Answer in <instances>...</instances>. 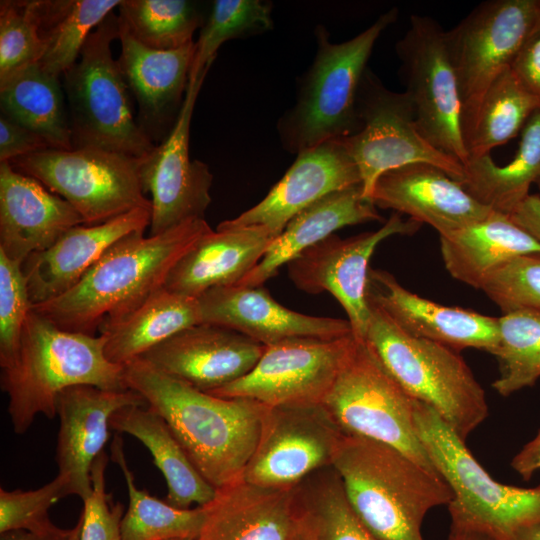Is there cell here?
<instances>
[{"instance_id": "6da1fadb", "label": "cell", "mask_w": 540, "mask_h": 540, "mask_svg": "<svg viewBox=\"0 0 540 540\" xmlns=\"http://www.w3.org/2000/svg\"><path fill=\"white\" fill-rule=\"evenodd\" d=\"M123 379L166 421L209 484L219 489L242 479L258 443L265 405L198 390L142 358L123 366Z\"/></svg>"}, {"instance_id": "7a4b0ae2", "label": "cell", "mask_w": 540, "mask_h": 540, "mask_svg": "<svg viewBox=\"0 0 540 540\" xmlns=\"http://www.w3.org/2000/svg\"><path fill=\"white\" fill-rule=\"evenodd\" d=\"M205 219L190 220L154 236L133 233L113 244L64 294L32 310L59 328L96 335L164 287L181 257L208 232Z\"/></svg>"}, {"instance_id": "3957f363", "label": "cell", "mask_w": 540, "mask_h": 540, "mask_svg": "<svg viewBox=\"0 0 540 540\" xmlns=\"http://www.w3.org/2000/svg\"><path fill=\"white\" fill-rule=\"evenodd\" d=\"M103 335L63 330L31 309L14 362L1 369V389L16 434L25 433L38 414L54 418L57 397L75 385L128 389L123 366L110 362Z\"/></svg>"}, {"instance_id": "277c9868", "label": "cell", "mask_w": 540, "mask_h": 540, "mask_svg": "<svg viewBox=\"0 0 540 540\" xmlns=\"http://www.w3.org/2000/svg\"><path fill=\"white\" fill-rule=\"evenodd\" d=\"M332 466L351 507L381 540H424L426 514L453 498L439 475L378 441L344 436Z\"/></svg>"}, {"instance_id": "5b68a950", "label": "cell", "mask_w": 540, "mask_h": 540, "mask_svg": "<svg viewBox=\"0 0 540 540\" xmlns=\"http://www.w3.org/2000/svg\"><path fill=\"white\" fill-rule=\"evenodd\" d=\"M393 7L367 29L341 43L330 41L326 27L314 29L316 53L299 78L296 102L277 122L283 148L293 154L357 133L356 95L380 35L398 18Z\"/></svg>"}, {"instance_id": "8992f818", "label": "cell", "mask_w": 540, "mask_h": 540, "mask_svg": "<svg viewBox=\"0 0 540 540\" xmlns=\"http://www.w3.org/2000/svg\"><path fill=\"white\" fill-rule=\"evenodd\" d=\"M416 434L453 498L447 505L451 527L494 540H516L540 525V485L522 488L493 479L462 440L428 405L414 401Z\"/></svg>"}, {"instance_id": "52a82bcc", "label": "cell", "mask_w": 540, "mask_h": 540, "mask_svg": "<svg viewBox=\"0 0 540 540\" xmlns=\"http://www.w3.org/2000/svg\"><path fill=\"white\" fill-rule=\"evenodd\" d=\"M369 305L363 341L407 394L431 407L465 441L488 416L484 389L467 363L447 346L408 335Z\"/></svg>"}, {"instance_id": "ba28073f", "label": "cell", "mask_w": 540, "mask_h": 540, "mask_svg": "<svg viewBox=\"0 0 540 540\" xmlns=\"http://www.w3.org/2000/svg\"><path fill=\"white\" fill-rule=\"evenodd\" d=\"M119 37L111 12L88 36L77 62L63 74L73 148L145 158L156 147L135 119L129 88L111 44Z\"/></svg>"}, {"instance_id": "9c48e42d", "label": "cell", "mask_w": 540, "mask_h": 540, "mask_svg": "<svg viewBox=\"0 0 540 540\" xmlns=\"http://www.w3.org/2000/svg\"><path fill=\"white\" fill-rule=\"evenodd\" d=\"M414 401L368 344L356 339L322 404L345 436L390 445L439 475L416 434Z\"/></svg>"}, {"instance_id": "30bf717a", "label": "cell", "mask_w": 540, "mask_h": 540, "mask_svg": "<svg viewBox=\"0 0 540 540\" xmlns=\"http://www.w3.org/2000/svg\"><path fill=\"white\" fill-rule=\"evenodd\" d=\"M141 161L102 149L50 148L10 164L66 200L85 225H96L137 208L152 210L140 180Z\"/></svg>"}, {"instance_id": "8fae6325", "label": "cell", "mask_w": 540, "mask_h": 540, "mask_svg": "<svg viewBox=\"0 0 540 540\" xmlns=\"http://www.w3.org/2000/svg\"><path fill=\"white\" fill-rule=\"evenodd\" d=\"M356 110L360 129L342 141L360 172L365 199L371 201L382 174L414 163L434 165L463 180L464 165L422 134L407 93L389 90L368 67L358 86Z\"/></svg>"}, {"instance_id": "7c38bea8", "label": "cell", "mask_w": 540, "mask_h": 540, "mask_svg": "<svg viewBox=\"0 0 540 540\" xmlns=\"http://www.w3.org/2000/svg\"><path fill=\"white\" fill-rule=\"evenodd\" d=\"M539 19L540 0H489L445 31L446 48L459 86L465 146L485 92L510 68Z\"/></svg>"}, {"instance_id": "4fadbf2b", "label": "cell", "mask_w": 540, "mask_h": 540, "mask_svg": "<svg viewBox=\"0 0 540 540\" xmlns=\"http://www.w3.org/2000/svg\"><path fill=\"white\" fill-rule=\"evenodd\" d=\"M396 54L422 134L464 165L469 156L462 132V105L445 30L433 18L413 14L409 28L396 43Z\"/></svg>"}, {"instance_id": "5bb4252c", "label": "cell", "mask_w": 540, "mask_h": 540, "mask_svg": "<svg viewBox=\"0 0 540 540\" xmlns=\"http://www.w3.org/2000/svg\"><path fill=\"white\" fill-rule=\"evenodd\" d=\"M344 436L322 403L266 406L258 443L242 479L292 489L310 474L333 465Z\"/></svg>"}, {"instance_id": "9a60e30c", "label": "cell", "mask_w": 540, "mask_h": 540, "mask_svg": "<svg viewBox=\"0 0 540 540\" xmlns=\"http://www.w3.org/2000/svg\"><path fill=\"white\" fill-rule=\"evenodd\" d=\"M356 338H291L265 346L254 368L212 392L225 398H248L267 407L322 403Z\"/></svg>"}, {"instance_id": "2e32d148", "label": "cell", "mask_w": 540, "mask_h": 540, "mask_svg": "<svg viewBox=\"0 0 540 540\" xmlns=\"http://www.w3.org/2000/svg\"><path fill=\"white\" fill-rule=\"evenodd\" d=\"M421 225L394 213L376 231L347 238L332 234L287 264L289 278L308 294L333 295L345 310L354 337L364 340L371 317L367 297L370 258L384 239L413 234Z\"/></svg>"}, {"instance_id": "e0dca14e", "label": "cell", "mask_w": 540, "mask_h": 540, "mask_svg": "<svg viewBox=\"0 0 540 540\" xmlns=\"http://www.w3.org/2000/svg\"><path fill=\"white\" fill-rule=\"evenodd\" d=\"M205 77H189L185 99L168 136L142 158L140 180L151 195L149 235L164 233L190 220L205 219L213 174L206 163L191 160L190 126Z\"/></svg>"}, {"instance_id": "ac0fdd59", "label": "cell", "mask_w": 540, "mask_h": 540, "mask_svg": "<svg viewBox=\"0 0 540 540\" xmlns=\"http://www.w3.org/2000/svg\"><path fill=\"white\" fill-rule=\"evenodd\" d=\"M264 349L265 345L237 331L199 323L176 333L140 358L170 377L212 392L247 375Z\"/></svg>"}, {"instance_id": "d6986e66", "label": "cell", "mask_w": 540, "mask_h": 540, "mask_svg": "<svg viewBox=\"0 0 540 540\" xmlns=\"http://www.w3.org/2000/svg\"><path fill=\"white\" fill-rule=\"evenodd\" d=\"M360 184V172L342 139L330 140L299 153L259 203L221 223L263 228L276 238L296 214L317 200Z\"/></svg>"}, {"instance_id": "ffe728a7", "label": "cell", "mask_w": 540, "mask_h": 540, "mask_svg": "<svg viewBox=\"0 0 540 540\" xmlns=\"http://www.w3.org/2000/svg\"><path fill=\"white\" fill-rule=\"evenodd\" d=\"M368 302L383 310L405 333L457 352L475 348L494 355L498 340V317L441 305L404 288L382 269L369 270Z\"/></svg>"}, {"instance_id": "44dd1931", "label": "cell", "mask_w": 540, "mask_h": 540, "mask_svg": "<svg viewBox=\"0 0 540 540\" xmlns=\"http://www.w3.org/2000/svg\"><path fill=\"white\" fill-rule=\"evenodd\" d=\"M121 53L118 64L138 103V123L161 143L181 111L195 55V42L157 50L140 43L118 17ZM158 143V144H159Z\"/></svg>"}, {"instance_id": "7402d4cb", "label": "cell", "mask_w": 540, "mask_h": 540, "mask_svg": "<svg viewBox=\"0 0 540 540\" xmlns=\"http://www.w3.org/2000/svg\"><path fill=\"white\" fill-rule=\"evenodd\" d=\"M146 405L144 398L130 389L75 385L60 392L56 462L58 474L69 480L72 495L84 501L91 493V468L109 439L112 414L126 406Z\"/></svg>"}, {"instance_id": "603a6c76", "label": "cell", "mask_w": 540, "mask_h": 540, "mask_svg": "<svg viewBox=\"0 0 540 540\" xmlns=\"http://www.w3.org/2000/svg\"><path fill=\"white\" fill-rule=\"evenodd\" d=\"M197 299L202 323L232 329L265 346L291 338L332 339L352 334L348 320L293 311L263 286L216 287Z\"/></svg>"}, {"instance_id": "cb8c5ba5", "label": "cell", "mask_w": 540, "mask_h": 540, "mask_svg": "<svg viewBox=\"0 0 540 540\" xmlns=\"http://www.w3.org/2000/svg\"><path fill=\"white\" fill-rule=\"evenodd\" d=\"M372 203L406 214L432 226L439 236L483 220L494 211L471 196L444 170L414 163L382 174L376 181Z\"/></svg>"}, {"instance_id": "d4e9b609", "label": "cell", "mask_w": 540, "mask_h": 540, "mask_svg": "<svg viewBox=\"0 0 540 540\" xmlns=\"http://www.w3.org/2000/svg\"><path fill=\"white\" fill-rule=\"evenodd\" d=\"M81 215L38 180L0 162V251L23 264L55 244Z\"/></svg>"}, {"instance_id": "484cf974", "label": "cell", "mask_w": 540, "mask_h": 540, "mask_svg": "<svg viewBox=\"0 0 540 540\" xmlns=\"http://www.w3.org/2000/svg\"><path fill=\"white\" fill-rule=\"evenodd\" d=\"M151 212L137 208L101 224L74 226L48 249L31 254L22 264L31 305L71 289L113 244L144 232Z\"/></svg>"}, {"instance_id": "4316f807", "label": "cell", "mask_w": 540, "mask_h": 540, "mask_svg": "<svg viewBox=\"0 0 540 540\" xmlns=\"http://www.w3.org/2000/svg\"><path fill=\"white\" fill-rule=\"evenodd\" d=\"M203 507L205 517L195 540H292L297 532L293 488L240 479L217 489Z\"/></svg>"}, {"instance_id": "83f0119b", "label": "cell", "mask_w": 540, "mask_h": 540, "mask_svg": "<svg viewBox=\"0 0 540 540\" xmlns=\"http://www.w3.org/2000/svg\"><path fill=\"white\" fill-rule=\"evenodd\" d=\"M275 239L259 227L219 223L202 235L171 269L164 287L198 298L206 291L237 284L261 260Z\"/></svg>"}, {"instance_id": "f1b7e54d", "label": "cell", "mask_w": 540, "mask_h": 540, "mask_svg": "<svg viewBox=\"0 0 540 540\" xmlns=\"http://www.w3.org/2000/svg\"><path fill=\"white\" fill-rule=\"evenodd\" d=\"M382 219L377 207L364 198L362 184L332 192L296 214L259 263L235 285L263 286L283 265L338 229Z\"/></svg>"}, {"instance_id": "f546056e", "label": "cell", "mask_w": 540, "mask_h": 540, "mask_svg": "<svg viewBox=\"0 0 540 540\" xmlns=\"http://www.w3.org/2000/svg\"><path fill=\"white\" fill-rule=\"evenodd\" d=\"M440 237V249L450 275L481 289L485 280L510 259L540 251V244L509 215L488 217Z\"/></svg>"}, {"instance_id": "4dcf8cb0", "label": "cell", "mask_w": 540, "mask_h": 540, "mask_svg": "<svg viewBox=\"0 0 540 540\" xmlns=\"http://www.w3.org/2000/svg\"><path fill=\"white\" fill-rule=\"evenodd\" d=\"M110 428L135 437L149 450L166 480L167 503L189 509L193 503L203 507L213 500L217 489L199 473L166 421L153 409L147 405L121 408L112 414Z\"/></svg>"}, {"instance_id": "1f68e13d", "label": "cell", "mask_w": 540, "mask_h": 540, "mask_svg": "<svg viewBox=\"0 0 540 540\" xmlns=\"http://www.w3.org/2000/svg\"><path fill=\"white\" fill-rule=\"evenodd\" d=\"M199 323L202 321L197 298L162 287L125 316L103 322L98 331L105 338L107 359L124 366L176 333Z\"/></svg>"}, {"instance_id": "d6a6232c", "label": "cell", "mask_w": 540, "mask_h": 540, "mask_svg": "<svg viewBox=\"0 0 540 540\" xmlns=\"http://www.w3.org/2000/svg\"><path fill=\"white\" fill-rule=\"evenodd\" d=\"M60 78L32 63L0 81L1 114L43 137L52 149L71 150L72 130Z\"/></svg>"}, {"instance_id": "836d02e7", "label": "cell", "mask_w": 540, "mask_h": 540, "mask_svg": "<svg viewBox=\"0 0 540 540\" xmlns=\"http://www.w3.org/2000/svg\"><path fill=\"white\" fill-rule=\"evenodd\" d=\"M540 179V109L527 121L513 159L498 166L490 154L469 158L460 182L467 192L491 210L510 215Z\"/></svg>"}, {"instance_id": "e575fe53", "label": "cell", "mask_w": 540, "mask_h": 540, "mask_svg": "<svg viewBox=\"0 0 540 540\" xmlns=\"http://www.w3.org/2000/svg\"><path fill=\"white\" fill-rule=\"evenodd\" d=\"M45 45L38 62L60 78L79 59L90 33L118 8L120 0H31Z\"/></svg>"}, {"instance_id": "d590c367", "label": "cell", "mask_w": 540, "mask_h": 540, "mask_svg": "<svg viewBox=\"0 0 540 540\" xmlns=\"http://www.w3.org/2000/svg\"><path fill=\"white\" fill-rule=\"evenodd\" d=\"M297 521L307 540H381L351 507L333 466L320 469L293 488Z\"/></svg>"}, {"instance_id": "8d00e7d4", "label": "cell", "mask_w": 540, "mask_h": 540, "mask_svg": "<svg viewBox=\"0 0 540 540\" xmlns=\"http://www.w3.org/2000/svg\"><path fill=\"white\" fill-rule=\"evenodd\" d=\"M110 451L112 461L124 476L129 497L128 509L121 521V540H195L204 521V507L176 508L138 489L119 434L114 437Z\"/></svg>"}, {"instance_id": "74e56055", "label": "cell", "mask_w": 540, "mask_h": 540, "mask_svg": "<svg viewBox=\"0 0 540 540\" xmlns=\"http://www.w3.org/2000/svg\"><path fill=\"white\" fill-rule=\"evenodd\" d=\"M538 109L540 101L510 68L505 70L482 98L473 131L466 142L469 158L490 154L493 148L517 136Z\"/></svg>"}, {"instance_id": "f35d334b", "label": "cell", "mask_w": 540, "mask_h": 540, "mask_svg": "<svg viewBox=\"0 0 540 540\" xmlns=\"http://www.w3.org/2000/svg\"><path fill=\"white\" fill-rule=\"evenodd\" d=\"M117 10L134 38L157 50L193 42L196 29L204 24L197 4L187 0H121Z\"/></svg>"}, {"instance_id": "ab89813d", "label": "cell", "mask_w": 540, "mask_h": 540, "mask_svg": "<svg viewBox=\"0 0 540 540\" xmlns=\"http://www.w3.org/2000/svg\"><path fill=\"white\" fill-rule=\"evenodd\" d=\"M499 340L494 356L499 377L492 387L509 396L540 378V310L518 309L498 317Z\"/></svg>"}, {"instance_id": "60d3db41", "label": "cell", "mask_w": 540, "mask_h": 540, "mask_svg": "<svg viewBox=\"0 0 540 540\" xmlns=\"http://www.w3.org/2000/svg\"><path fill=\"white\" fill-rule=\"evenodd\" d=\"M272 7L271 2L261 0H215L195 42L190 77H205L226 41L271 30Z\"/></svg>"}, {"instance_id": "b9f144b4", "label": "cell", "mask_w": 540, "mask_h": 540, "mask_svg": "<svg viewBox=\"0 0 540 540\" xmlns=\"http://www.w3.org/2000/svg\"><path fill=\"white\" fill-rule=\"evenodd\" d=\"M45 45L31 0L0 2V81L40 61Z\"/></svg>"}, {"instance_id": "7bdbcfd3", "label": "cell", "mask_w": 540, "mask_h": 540, "mask_svg": "<svg viewBox=\"0 0 540 540\" xmlns=\"http://www.w3.org/2000/svg\"><path fill=\"white\" fill-rule=\"evenodd\" d=\"M72 495L69 480L60 474L35 489L7 491L0 489V533L10 530L47 532L57 526L48 511L60 499Z\"/></svg>"}, {"instance_id": "ee69618b", "label": "cell", "mask_w": 540, "mask_h": 540, "mask_svg": "<svg viewBox=\"0 0 540 540\" xmlns=\"http://www.w3.org/2000/svg\"><path fill=\"white\" fill-rule=\"evenodd\" d=\"M481 290L502 313L540 310V251L510 259L489 275Z\"/></svg>"}, {"instance_id": "f6af8a7d", "label": "cell", "mask_w": 540, "mask_h": 540, "mask_svg": "<svg viewBox=\"0 0 540 540\" xmlns=\"http://www.w3.org/2000/svg\"><path fill=\"white\" fill-rule=\"evenodd\" d=\"M22 264L0 251V366L9 367L18 353L23 328L31 311Z\"/></svg>"}, {"instance_id": "bcb514c9", "label": "cell", "mask_w": 540, "mask_h": 540, "mask_svg": "<svg viewBox=\"0 0 540 540\" xmlns=\"http://www.w3.org/2000/svg\"><path fill=\"white\" fill-rule=\"evenodd\" d=\"M108 457L103 451L91 468L90 495L83 501V522L80 540H121L123 508L120 503L112 504L105 490V470Z\"/></svg>"}, {"instance_id": "7dc6e473", "label": "cell", "mask_w": 540, "mask_h": 540, "mask_svg": "<svg viewBox=\"0 0 540 540\" xmlns=\"http://www.w3.org/2000/svg\"><path fill=\"white\" fill-rule=\"evenodd\" d=\"M46 149H50V146L43 137L5 115H0V162H10Z\"/></svg>"}, {"instance_id": "c3c4849f", "label": "cell", "mask_w": 540, "mask_h": 540, "mask_svg": "<svg viewBox=\"0 0 540 540\" xmlns=\"http://www.w3.org/2000/svg\"><path fill=\"white\" fill-rule=\"evenodd\" d=\"M510 69L519 82L540 101V19L520 47Z\"/></svg>"}, {"instance_id": "681fc988", "label": "cell", "mask_w": 540, "mask_h": 540, "mask_svg": "<svg viewBox=\"0 0 540 540\" xmlns=\"http://www.w3.org/2000/svg\"><path fill=\"white\" fill-rule=\"evenodd\" d=\"M509 217L540 244V195L529 194Z\"/></svg>"}, {"instance_id": "f907efd6", "label": "cell", "mask_w": 540, "mask_h": 540, "mask_svg": "<svg viewBox=\"0 0 540 540\" xmlns=\"http://www.w3.org/2000/svg\"><path fill=\"white\" fill-rule=\"evenodd\" d=\"M511 467L524 479L530 480L540 469V431L511 461Z\"/></svg>"}, {"instance_id": "816d5d0a", "label": "cell", "mask_w": 540, "mask_h": 540, "mask_svg": "<svg viewBox=\"0 0 540 540\" xmlns=\"http://www.w3.org/2000/svg\"><path fill=\"white\" fill-rule=\"evenodd\" d=\"M72 529L56 527L47 532H32L18 529L0 533V540H69Z\"/></svg>"}, {"instance_id": "f5cc1de1", "label": "cell", "mask_w": 540, "mask_h": 540, "mask_svg": "<svg viewBox=\"0 0 540 540\" xmlns=\"http://www.w3.org/2000/svg\"><path fill=\"white\" fill-rule=\"evenodd\" d=\"M447 540H494V539L479 532L451 527Z\"/></svg>"}, {"instance_id": "db71d44e", "label": "cell", "mask_w": 540, "mask_h": 540, "mask_svg": "<svg viewBox=\"0 0 540 540\" xmlns=\"http://www.w3.org/2000/svg\"><path fill=\"white\" fill-rule=\"evenodd\" d=\"M516 540H540V525H533L523 529Z\"/></svg>"}, {"instance_id": "11a10c76", "label": "cell", "mask_w": 540, "mask_h": 540, "mask_svg": "<svg viewBox=\"0 0 540 540\" xmlns=\"http://www.w3.org/2000/svg\"><path fill=\"white\" fill-rule=\"evenodd\" d=\"M82 516H80L77 524L72 528V533L69 540H80L81 528H82Z\"/></svg>"}, {"instance_id": "9f6ffc18", "label": "cell", "mask_w": 540, "mask_h": 540, "mask_svg": "<svg viewBox=\"0 0 540 540\" xmlns=\"http://www.w3.org/2000/svg\"><path fill=\"white\" fill-rule=\"evenodd\" d=\"M292 540H307L299 525L297 527V532Z\"/></svg>"}, {"instance_id": "6f0895ef", "label": "cell", "mask_w": 540, "mask_h": 540, "mask_svg": "<svg viewBox=\"0 0 540 540\" xmlns=\"http://www.w3.org/2000/svg\"><path fill=\"white\" fill-rule=\"evenodd\" d=\"M170 540H193V539H190V538H177V539H170Z\"/></svg>"}, {"instance_id": "680465c9", "label": "cell", "mask_w": 540, "mask_h": 540, "mask_svg": "<svg viewBox=\"0 0 540 540\" xmlns=\"http://www.w3.org/2000/svg\"><path fill=\"white\" fill-rule=\"evenodd\" d=\"M536 184H537V186H538V188L540 190V179L536 182Z\"/></svg>"}]
</instances>
